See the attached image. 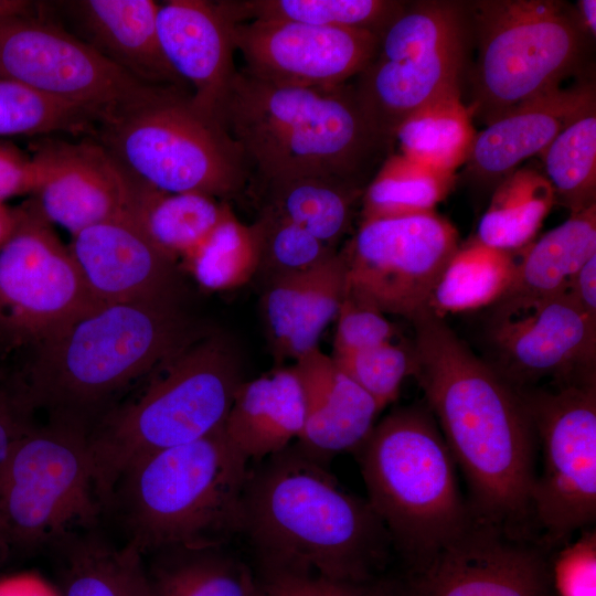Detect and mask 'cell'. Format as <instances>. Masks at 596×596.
Segmentation results:
<instances>
[{
  "instance_id": "1",
  "label": "cell",
  "mask_w": 596,
  "mask_h": 596,
  "mask_svg": "<svg viewBox=\"0 0 596 596\" xmlns=\"http://www.w3.org/2000/svg\"><path fill=\"white\" fill-rule=\"evenodd\" d=\"M414 375L468 482L473 515L526 540L536 437L515 387L426 308L412 320Z\"/></svg>"
},
{
  "instance_id": "2",
  "label": "cell",
  "mask_w": 596,
  "mask_h": 596,
  "mask_svg": "<svg viewBox=\"0 0 596 596\" xmlns=\"http://www.w3.org/2000/svg\"><path fill=\"white\" fill-rule=\"evenodd\" d=\"M257 574L375 578L392 546L366 499L343 489L296 444L248 468L240 529Z\"/></svg>"
},
{
  "instance_id": "3",
  "label": "cell",
  "mask_w": 596,
  "mask_h": 596,
  "mask_svg": "<svg viewBox=\"0 0 596 596\" xmlns=\"http://www.w3.org/2000/svg\"><path fill=\"white\" fill-rule=\"evenodd\" d=\"M216 118L238 146L251 185L304 177L366 189L394 145L353 84L285 86L237 70Z\"/></svg>"
},
{
  "instance_id": "4",
  "label": "cell",
  "mask_w": 596,
  "mask_h": 596,
  "mask_svg": "<svg viewBox=\"0 0 596 596\" xmlns=\"http://www.w3.org/2000/svg\"><path fill=\"white\" fill-rule=\"evenodd\" d=\"M181 299L105 304L31 349L11 377L28 406L82 422L203 332ZM91 427V426H89Z\"/></svg>"
},
{
  "instance_id": "5",
  "label": "cell",
  "mask_w": 596,
  "mask_h": 596,
  "mask_svg": "<svg viewBox=\"0 0 596 596\" xmlns=\"http://www.w3.org/2000/svg\"><path fill=\"white\" fill-rule=\"evenodd\" d=\"M130 402L89 429L96 493L110 503L124 471L150 454L202 438L220 428L244 381L236 351L203 332L156 370Z\"/></svg>"
},
{
  "instance_id": "6",
  "label": "cell",
  "mask_w": 596,
  "mask_h": 596,
  "mask_svg": "<svg viewBox=\"0 0 596 596\" xmlns=\"http://www.w3.org/2000/svg\"><path fill=\"white\" fill-rule=\"evenodd\" d=\"M368 502L408 565H424L461 534L473 513L456 462L428 407L393 409L355 450Z\"/></svg>"
},
{
  "instance_id": "7",
  "label": "cell",
  "mask_w": 596,
  "mask_h": 596,
  "mask_svg": "<svg viewBox=\"0 0 596 596\" xmlns=\"http://www.w3.org/2000/svg\"><path fill=\"white\" fill-rule=\"evenodd\" d=\"M223 425L194 441L145 456L121 475L110 502L117 498L131 534L128 543L141 554L219 546L238 535L249 467Z\"/></svg>"
},
{
  "instance_id": "8",
  "label": "cell",
  "mask_w": 596,
  "mask_h": 596,
  "mask_svg": "<svg viewBox=\"0 0 596 596\" xmlns=\"http://www.w3.org/2000/svg\"><path fill=\"white\" fill-rule=\"evenodd\" d=\"M469 9L478 55L468 109L486 125L561 87L583 64L589 35L565 2L486 0Z\"/></svg>"
},
{
  "instance_id": "9",
  "label": "cell",
  "mask_w": 596,
  "mask_h": 596,
  "mask_svg": "<svg viewBox=\"0 0 596 596\" xmlns=\"http://www.w3.org/2000/svg\"><path fill=\"white\" fill-rule=\"evenodd\" d=\"M95 138L130 177L164 192L227 199L249 181L238 146L184 88H166Z\"/></svg>"
},
{
  "instance_id": "10",
  "label": "cell",
  "mask_w": 596,
  "mask_h": 596,
  "mask_svg": "<svg viewBox=\"0 0 596 596\" xmlns=\"http://www.w3.org/2000/svg\"><path fill=\"white\" fill-rule=\"evenodd\" d=\"M471 32L469 2L449 0L406 2L382 32L353 86L366 114L394 143L407 117L461 92Z\"/></svg>"
},
{
  "instance_id": "11",
  "label": "cell",
  "mask_w": 596,
  "mask_h": 596,
  "mask_svg": "<svg viewBox=\"0 0 596 596\" xmlns=\"http://www.w3.org/2000/svg\"><path fill=\"white\" fill-rule=\"evenodd\" d=\"M89 429L78 421L51 418L17 441L0 473V529L10 546L60 541L74 528L96 524L103 504Z\"/></svg>"
},
{
  "instance_id": "12",
  "label": "cell",
  "mask_w": 596,
  "mask_h": 596,
  "mask_svg": "<svg viewBox=\"0 0 596 596\" xmlns=\"http://www.w3.org/2000/svg\"><path fill=\"white\" fill-rule=\"evenodd\" d=\"M517 390L542 448L532 521L544 547L562 546L596 519V381Z\"/></svg>"
},
{
  "instance_id": "13",
  "label": "cell",
  "mask_w": 596,
  "mask_h": 596,
  "mask_svg": "<svg viewBox=\"0 0 596 596\" xmlns=\"http://www.w3.org/2000/svg\"><path fill=\"white\" fill-rule=\"evenodd\" d=\"M0 79L86 109L102 126L168 88L108 61L51 18L42 3L36 15L0 20Z\"/></svg>"
},
{
  "instance_id": "14",
  "label": "cell",
  "mask_w": 596,
  "mask_h": 596,
  "mask_svg": "<svg viewBox=\"0 0 596 596\" xmlns=\"http://www.w3.org/2000/svg\"><path fill=\"white\" fill-rule=\"evenodd\" d=\"M0 247V351L31 350L100 306L33 199Z\"/></svg>"
},
{
  "instance_id": "15",
  "label": "cell",
  "mask_w": 596,
  "mask_h": 596,
  "mask_svg": "<svg viewBox=\"0 0 596 596\" xmlns=\"http://www.w3.org/2000/svg\"><path fill=\"white\" fill-rule=\"evenodd\" d=\"M459 245L456 227L436 211L362 220L340 252L345 294L412 320L428 307Z\"/></svg>"
},
{
  "instance_id": "16",
  "label": "cell",
  "mask_w": 596,
  "mask_h": 596,
  "mask_svg": "<svg viewBox=\"0 0 596 596\" xmlns=\"http://www.w3.org/2000/svg\"><path fill=\"white\" fill-rule=\"evenodd\" d=\"M405 596H543L541 546L473 517L468 528L404 579Z\"/></svg>"
},
{
  "instance_id": "17",
  "label": "cell",
  "mask_w": 596,
  "mask_h": 596,
  "mask_svg": "<svg viewBox=\"0 0 596 596\" xmlns=\"http://www.w3.org/2000/svg\"><path fill=\"white\" fill-rule=\"evenodd\" d=\"M232 35L245 72L269 83L307 88L347 84L366 67L380 40L364 30L264 20L235 23Z\"/></svg>"
},
{
  "instance_id": "18",
  "label": "cell",
  "mask_w": 596,
  "mask_h": 596,
  "mask_svg": "<svg viewBox=\"0 0 596 596\" xmlns=\"http://www.w3.org/2000/svg\"><path fill=\"white\" fill-rule=\"evenodd\" d=\"M491 364L515 389L552 376L557 385L596 381V318L565 291L522 315L490 320Z\"/></svg>"
},
{
  "instance_id": "19",
  "label": "cell",
  "mask_w": 596,
  "mask_h": 596,
  "mask_svg": "<svg viewBox=\"0 0 596 596\" xmlns=\"http://www.w3.org/2000/svg\"><path fill=\"white\" fill-rule=\"evenodd\" d=\"M33 200L71 235L127 212L131 178L95 137L35 138Z\"/></svg>"
},
{
  "instance_id": "20",
  "label": "cell",
  "mask_w": 596,
  "mask_h": 596,
  "mask_svg": "<svg viewBox=\"0 0 596 596\" xmlns=\"http://www.w3.org/2000/svg\"><path fill=\"white\" fill-rule=\"evenodd\" d=\"M68 248L99 305L182 300L178 262L162 253L127 212L72 235Z\"/></svg>"
},
{
  "instance_id": "21",
  "label": "cell",
  "mask_w": 596,
  "mask_h": 596,
  "mask_svg": "<svg viewBox=\"0 0 596 596\" xmlns=\"http://www.w3.org/2000/svg\"><path fill=\"white\" fill-rule=\"evenodd\" d=\"M43 6L55 21L67 22V31L134 77L191 91L161 51L155 1L72 0Z\"/></svg>"
},
{
  "instance_id": "22",
  "label": "cell",
  "mask_w": 596,
  "mask_h": 596,
  "mask_svg": "<svg viewBox=\"0 0 596 596\" xmlns=\"http://www.w3.org/2000/svg\"><path fill=\"white\" fill-rule=\"evenodd\" d=\"M234 24L217 1L170 0L157 12L166 60L191 88L193 103L213 116L237 71Z\"/></svg>"
},
{
  "instance_id": "23",
  "label": "cell",
  "mask_w": 596,
  "mask_h": 596,
  "mask_svg": "<svg viewBox=\"0 0 596 596\" xmlns=\"http://www.w3.org/2000/svg\"><path fill=\"white\" fill-rule=\"evenodd\" d=\"M595 105V85L583 78L508 110L476 134L465 162L467 171L478 181L498 184L525 159L540 156L567 125Z\"/></svg>"
},
{
  "instance_id": "24",
  "label": "cell",
  "mask_w": 596,
  "mask_h": 596,
  "mask_svg": "<svg viewBox=\"0 0 596 596\" xmlns=\"http://www.w3.org/2000/svg\"><path fill=\"white\" fill-rule=\"evenodd\" d=\"M306 405L296 445L327 466L338 454L355 451L382 411L374 398L347 375L319 347L295 360Z\"/></svg>"
},
{
  "instance_id": "25",
  "label": "cell",
  "mask_w": 596,
  "mask_h": 596,
  "mask_svg": "<svg viewBox=\"0 0 596 596\" xmlns=\"http://www.w3.org/2000/svg\"><path fill=\"white\" fill-rule=\"evenodd\" d=\"M344 294L345 267L340 252L309 272L265 283L263 320L275 355L297 360L318 348Z\"/></svg>"
},
{
  "instance_id": "26",
  "label": "cell",
  "mask_w": 596,
  "mask_h": 596,
  "mask_svg": "<svg viewBox=\"0 0 596 596\" xmlns=\"http://www.w3.org/2000/svg\"><path fill=\"white\" fill-rule=\"evenodd\" d=\"M305 419L304 390L292 364L243 381L223 428L247 461L258 462L298 440Z\"/></svg>"
},
{
  "instance_id": "27",
  "label": "cell",
  "mask_w": 596,
  "mask_h": 596,
  "mask_svg": "<svg viewBox=\"0 0 596 596\" xmlns=\"http://www.w3.org/2000/svg\"><path fill=\"white\" fill-rule=\"evenodd\" d=\"M513 278L490 320L512 318L566 291L573 275L596 254V204L522 248Z\"/></svg>"
},
{
  "instance_id": "28",
  "label": "cell",
  "mask_w": 596,
  "mask_h": 596,
  "mask_svg": "<svg viewBox=\"0 0 596 596\" xmlns=\"http://www.w3.org/2000/svg\"><path fill=\"white\" fill-rule=\"evenodd\" d=\"M127 213L146 236L179 263L212 232L230 205L201 193H170L132 177Z\"/></svg>"
},
{
  "instance_id": "29",
  "label": "cell",
  "mask_w": 596,
  "mask_h": 596,
  "mask_svg": "<svg viewBox=\"0 0 596 596\" xmlns=\"http://www.w3.org/2000/svg\"><path fill=\"white\" fill-rule=\"evenodd\" d=\"M260 209L298 225L336 248L348 232L364 189L330 178L304 177L251 185Z\"/></svg>"
},
{
  "instance_id": "30",
  "label": "cell",
  "mask_w": 596,
  "mask_h": 596,
  "mask_svg": "<svg viewBox=\"0 0 596 596\" xmlns=\"http://www.w3.org/2000/svg\"><path fill=\"white\" fill-rule=\"evenodd\" d=\"M158 553L147 568L152 596H260L256 572L223 545Z\"/></svg>"
},
{
  "instance_id": "31",
  "label": "cell",
  "mask_w": 596,
  "mask_h": 596,
  "mask_svg": "<svg viewBox=\"0 0 596 596\" xmlns=\"http://www.w3.org/2000/svg\"><path fill=\"white\" fill-rule=\"evenodd\" d=\"M62 596H152L142 554L96 536L63 540Z\"/></svg>"
},
{
  "instance_id": "32",
  "label": "cell",
  "mask_w": 596,
  "mask_h": 596,
  "mask_svg": "<svg viewBox=\"0 0 596 596\" xmlns=\"http://www.w3.org/2000/svg\"><path fill=\"white\" fill-rule=\"evenodd\" d=\"M555 203L554 191L541 171L518 168L497 184L479 221L476 238L499 249H522L531 243Z\"/></svg>"
},
{
  "instance_id": "33",
  "label": "cell",
  "mask_w": 596,
  "mask_h": 596,
  "mask_svg": "<svg viewBox=\"0 0 596 596\" xmlns=\"http://www.w3.org/2000/svg\"><path fill=\"white\" fill-rule=\"evenodd\" d=\"M517 262L514 252L488 246L477 238L459 245L427 308L444 317L493 306L508 289Z\"/></svg>"
},
{
  "instance_id": "34",
  "label": "cell",
  "mask_w": 596,
  "mask_h": 596,
  "mask_svg": "<svg viewBox=\"0 0 596 596\" xmlns=\"http://www.w3.org/2000/svg\"><path fill=\"white\" fill-rule=\"evenodd\" d=\"M476 130L470 110L454 93L407 117L395 134L403 156L430 169L455 174L466 162Z\"/></svg>"
},
{
  "instance_id": "35",
  "label": "cell",
  "mask_w": 596,
  "mask_h": 596,
  "mask_svg": "<svg viewBox=\"0 0 596 596\" xmlns=\"http://www.w3.org/2000/svg\"><path fill=\"white\" fill-rule=\"evenodd\" d=\"M234 23L290 21L370 31L379 36L403 10L396 0H228L217 1Z\"/></svg>"
},
{
  "instance_id": "36",
  "label": "cell",
  "mask_w": 596,
  "mask_h": 596,
  "mask_svg": "<svg viewBox=\"0 0 596 596\" xmlns=\"http://www.w3.org/2000/svg\"><path fill=\"white\" fill-rule=\"evenodd\" d=\"M456 175L403 155L390 156L362 196V220L395 217L435 211L453 190Z\"/></svg>"
},
{
  "instance_id": "37",
  "label": "cell",
  "mask_w": 596,
  "mask_h": 596,
  "mask_svg": "<svg viewBox=\"0 0 596 596\" xmlns=\"http://www.w3.org/2000/svg\"><path fill=\"white\" fill-rule=\"evenodd\" d=\"M540 157L556 203L570 214L595 205L596 105L567 125Z\"/></svg>"
},
{
  "instance_id": "38",
  "label": "cell",
  "mask_w": 596,
  "mask_h": 596,
  "mask_svg": "<svg viewBox=\"0 0 596 596\" xmlns=\"http://www.w3.org/2000/svg\"><path fill=\"white\" fill-rule=\"evenodd\" d=\"M258 241L231 206L212 232L180 260L182 268L210 291H227L247 284L258 270Z\"/></svg>"
},
{
  "instance_id": "39",
  "label": "cell",
  "mask_w": 596,
  "mask_h": 596,
  "mask_svg": "<svg viewBox=\"0 0 596 596\" xmlns=\"http://www.w3.org/2000/svg\"><path fill=\"white\" fill-rule=\"evenodd\" d=\"M100 119L20 83L0 79V137H96Z\"/></svg>"
},
{
  "instance_id": "40",
  "label": "cell",
  "mask_w": 596,
  "mask_h": 596,
  "mask_svg": "<svg viewBox=\"0 0 596 596\" xmlns=\"http://www.w3.org/2000/svg\"><path fill=\"white\" fill-rule=\"evenodd\" d=\"M258 241V270L265 283L309 272L332 257L337 251L298 225L259 209L253 223Z\"/></svg>"
},
{
  "instance_id": "41",
  "label": "cell",
  "mask_w": 596,
  "mask_h": 596,
  "mask_svg": "<svg viewBox=\"0 0 596 596\" xmlns=\"http://www.w3.org/2000/svg\"><path fill=\"white\" fill-rule=\"evenodd\" d=\"M340 369L369 393L381 409L396 400L403 381L414 375L412 343L384 342L356 352L331 355Z\"/></svg>"
},
{
  "instance_id": "42",
  "label": "cell",
  "mask_w": 596,
  "mask_h": 596,
  "mask_svg": "<svg viewBox=\"0 0 596 596\" xmlns=\"http://www.w3.org/2000/svg\"><path fill=\"white\" fill-rule=\"evenodd\" d=\"M256 575L260 596H405L404 579L387 576L349 582L318 575Z\"/></svg>"
},
{
  "instance_id": "43",
  "label": "cell",
  "mask_w": 596,
  "mask_h": 596,
  "mask_svg": "<svg viewBox=\"0 0 596 596\" xmlns=\"http://www.w3.org/2000/svg\"><path fill=\"white\" fill-rule=\"evenodd\" d=\"M332 355L347 354L393 341L395 326L385 313L347 294L338 310Z\"/></svg>"
},
{
  "instance_id": "44",
  "label": "cell",
  "mask_w": 596,
  "mask_h": 596,
  "mask_svg": "<svg viewBox=\"0 0 596 596\" xmlns=\"http://www.w3.org/2000/svg\"><path fill=\"white\" fill-rule=\"evenodd\" d=\"M549 570L555 596H596V531L585 530L562 545Z\"/></svg>"
},
{
  "instance_id": "45",
  "label": "cell",
  "mask_w": 596,
  "mask_h": 596,
  "mask_svg": "<svg viewBox=\"0 0 596 596\" xmlns=\"http://www.w3.org/2000/svg\"><path fill=\"white\" fill-rule=\"evenodd\" d=\"M32 414L12 379H0V473L17 441L34 425Z\"/></svg>"
},
{
  "instance_id": "46",
  "label": "cell",
  "mask_w": 596,
  "mask_h": 596,
  "mask_svg": "<svg viewBox=\"0 0 596 596\" xmlns=\"http://www.w3.org/2000/svg\"><path fill=\"white\" fill-rule=\"evenodd\" d=\"M38 173L31 156L14 145L0 141V203L9 198L33 193Z\"/></svg>"
},
{
  "instance_id": "47",
  "label": "cell",
  "mask_w": 596,
  "mask_h": 596,
  "mask_svg": "<svg viewBox=\"0 0 596 596\" xmlns=\"http://www.w3.org/2000/svg\"><path fill=\"white\" fill-rule=\"evenodd\" d=\"M566 292L584 312L596 318V254L573 275Z\"/></svg>"
},
{
  "instance_id": "48",
  "label": "cell",
  "mask_w": 596,
  "mask_h": 596,
  "mask_svg": "<svg viewBox=\"0 0 596 596\" xmlns=\"http://www.w3.org/2000/svg\"><path fill=\"white\" fill-rule=\"evenodd\" d=\"M41 12V3L25 0H0V20L36 15Z\"/></svg>"
},
{
  "instance_id": "49",
  "label": "cell",
  "mask_w": 596,
  "mask_h": 596,
  "mask_svg": "<svg viewBox=\"0 0 596 596\" xmlns=\"http://www.w3.org/2000/svg\"><path fill=\"white\" fill-rule=\"evenodd\" d=\"M577 18L592 39L596 34V1L595 0H581L577 2L576 9Z\"/></svg>"
},
{
  "instance_id": "50",
  "label": "cell",
  "mask_w": 596,
  "mask_h": 596,
  "mask_svg": "<svg viewBox=\"0 0 596 596\" xmlns=\"http://www.w3.org/2000/svg\"><path fill=\"white\" fill-rule=\"evenodd\" d=\"M15 207L10 209L4 203H0V247L12 234L15 226Z\"/></svg>"
},
{
  "instance_id": "51",
  "label": "cell",
  "mask_w": 596,
  "mask_h": 596,
  "mask_svg": "<svg viewBox=\"0 0 596 596\" xmlns=\"http://www.w3.org/2000/svg\"><path fill=\"white\" fill-rule=\"evenodd\" d=\"M10 544L7 541L4 534L2 533L0 529V562L4 558L9 551Z\"/></svg>"
},
{
  "instance_id": "52",
  "label": "cell",
  "mask_w": 596,
  "mask_h": 596,
  "mask_svg": "<svg viewBox=\"0 0 596 596\" xmlns=\"http://www.w3.org/2000/svg\"><path fill=\"white\" fill-rule=\"evenodd\" d=\"M543 596H555V595L553 594V592H552V589H551V590H549L547 593H545Z\"/></svg>"
},
{
  "instance_id": "53",
  "label": "cell",
  "mask_w": 596,
  "mask_h": 596,
  "mask_svg": "<svg viewBox=\"0 0 596 596\" xmlns=\"http://www.w3.org/2000/svg\"><path fill=\"white\" fill-rule=\"evenodd\" d=\"M6 373L0 369V379L6 377Z\"/></svg>"
}]
</instances>
